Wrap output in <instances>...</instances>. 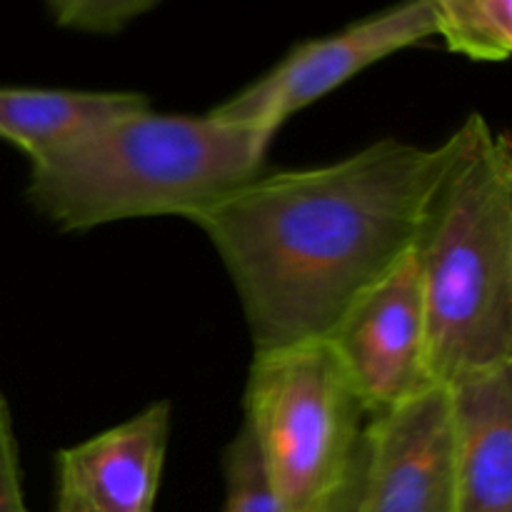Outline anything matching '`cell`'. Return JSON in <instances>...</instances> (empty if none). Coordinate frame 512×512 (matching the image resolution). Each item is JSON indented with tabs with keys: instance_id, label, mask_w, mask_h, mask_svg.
<instances>
[{
	"instance_id": "6da1fadb",
	"label": "cell",
	"mask_w": 512,
	"mask_h": 512,
	"mask_svg": "<svg viewBox=\"0 0 512 512\" xmlns=\"http://www.w3.org/2000/svg\"><path fill=\"white\" fill-rule=\"evenodd\" d=\"M383 138L335 163L258 175L198 210L238 293L253 350L323 340L423 233L435 193L468 143Z\"/></svg>"
},
{
	"instance_id": "7a4b0ae2",
	"label": "cell",
	"mask_w": 512,
	"mask_h": 512,
	"mask_svg": "<svg viewBox=\"0 0 512 512\" xmlns=\"http://www.w3.org/2000/svg\"><path fill=\"white\" fill-rule=\"evenodd\" d=\"M273 140L205 115H125L30 163L25 198L60 233L138 218H193L263 175Z\"/></svg>"
},
{
	"instance_id": "3957f363",
	"label": "cell",
	"mask_w": 512,
	"mask_h": 512,
	"mask_svg": "<svg viewBox=\"0 0 512 512\" xmlns=\"http://www.w3.org/2000/svg\"><path fill=\"white\" fill-rule=\"evenodd\" d=\"M435 193L415 258L435 385L512 365V138L480 113Z\"/></svg>"
},
{
	"instance_id": "277c9868",
	"label": "cell",
	"mask_w": 512,
	"mask_h": 512,
	"mask_svg": "<svg viewBox=\"0 0 512 512\" xmlns=\"http://www.w3.org/2000/svg\"><path fill=\"white\" fill-rule=\"evenodd\" d=\"M245 418L283 512H318L350 478L368 413L328 340L253 350Z\"/></svg>"
},
{
	"instance_id": "5b68a950",
	"label": "cell",
	"mask_w": 512,
	"mask_h": 512,
	"mask_svg": "<svg viewBox=\"0 0 512 512\" xmlns=\"http://www.w3.org/2000/svg\"><path fill=\"white\" fill-rule=\"evenodd\" d=\"M430 38H438L435 0H400L335 33L295 43L260 78L210 108V115L275 140L295 113L323 100L380 60Z\"/></svg>"
},
{
	"instance_id": "8992f818",
	"label": "cell",
	"mask_w": 512,
	"mask_h": 512,
	"mask_svg": "<svg viewBox=\"0 0 512 512\" xmlns=\"http://www.w3.org/2000/svg\"><path fill=\"white\" fill-rule=\"evenodd\" d=\"M368 418L408 403L433 383L428 320L415 248L375 280L325 335Z\"/></svg>"
},
{
	"instance_id": "52a82bcc",
	"label": "cell",
	"mask_w": 512,
	"mask_h": 512,
	"mask_svg": "<svg viewBox=\"0 0 512 512\" xmlns=\"http://www.w3.org/2000/svg\"><path fill=\"white\" fill-rule=\"evenodd\" d=\"M350 512H453V420L443 385L368 418L350 475Z\"/></svg>"
},
{
	"instance_id": "ba28073f",
	"label": "cell",
	"mask_w": 512,
	"mask_h": 512,
	"mask_svg": "<svg viewBox=\"0 0 512 512\" xmlns=\"http://www.w3.org/2000/svg\"><path fill=\"white\" fill-rule=\"evenodd\" d=\"M173 405L158 400L133 418L55 455L53 512H155Z\"/></svg>"
},
{
	"instance_id": "9c48e42d",
	"label": "cell",
	"mask_w": 512,
	"mask_h": 512,
	"mask_svg": "<svg viewBox=\"0 0 512 512\" xmlns=\"http://www.w3.org/2000/svg\"><path fill=\"white\" fill-rule=\"evenodd\" d=\"M448 393L453 512H512V365Z\"/></svg>"
},
{
	"instance_id": "30bf717a",
	"label": "cell",
	"mask_w": 512,
	"mask_h": 512,
	"mask_svg": "<svg viewBox=\"0 0 512 512\" xmlns=\"http://www.w3.org/2000/svg\"><path fill=\"white\" fill-rule=\"evenodd\" d=\"M153 108L138 90L10 88L0 85V140L30 163L43 160L125 115Z\"/></svg>"
},
{
	"instance_id": "8fae6325",
	"label": "cell",
	"mask_w": 512,
	"mask_h": 512,
	"mask_svg": "<svg viewBox=\"0 0 512 512\" xmlns=\"http://www.w3.org/2000/svg\"><path fill=\"white\" fill-rule=\"evenodd\" d=\"M438 38L475 63H503L512 53V0H435Z\"/></svg>"
},
{
	"instance_id": "7c38bea8",
	"label": "cell",
	"mask_w": 512,
	"mask_h": 512,
	"mask_svg": "<svg viewBox=\"0 0 512 512\" xmlns=\"http://www.w3.org/2000/svg\"><path fill=\"white\" fill-rule=\"evenodd\" d=\"M223 480L225 498L220 512H283L245 423H240L238 433L223 450Z\"/></svg>"
},
{
	"instance_id": "4fadbf2b",
	"label": "cell",
	"mask_w": 512,
	"mask_h": 512,
	"mask_svg": "<svg viewBox=\"0 0 512 512\" xmlns=\"http://www.w3.org/2000/svg\"><path fill=\"white\" fill-rule=\"evenodd\" d=\"M163 0H45L58 28L85 35H115Z\"/></svg>"
},
{
	"instance_id": "5bb4252c",
	"label": "cell",
	"mask_w": 512,
	"mask_h": 512,
	"mask_svg": "<svg viewBox=\"0 0 512 512\" xmlns=\"http://www.w3.org/2000/svg\"><path fill=\"white\" fill-rule=\"evenodd\" d=\"M0 512H30L25 505L13 413L3 393H0Z\"/></svg>"
},
{
	"instance_id": "9a60e30c",
	"label": "cell",
	"mask_w": 512,
	"mask_h": 512,
	"mask_svg": "<svg viewBox=\"0 0 512 512\" xmlns=\"http://www.w3.org/2000/svg\"><path fill=\"white\" fill-rule=\"evenodd\" d=\"M350 475H353V470H350ZM318 512H350V478Z\"/></svg>"
}]
</instances>
